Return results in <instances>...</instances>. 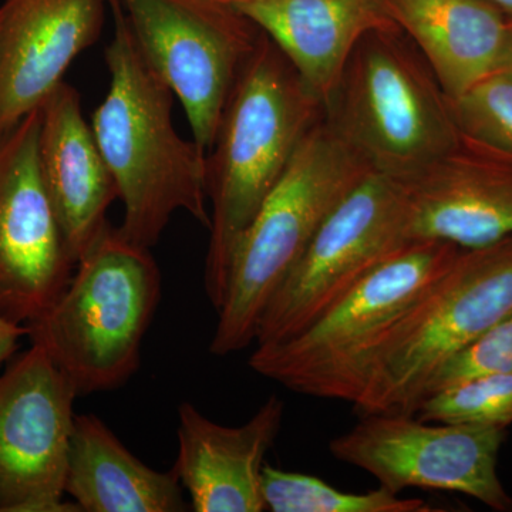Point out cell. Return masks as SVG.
<instances>
[{
  "instance_id": "cell-1",
  "label": "cell",
  "mask_w": 512,
  "mask_h": 512,
  "mask_svg": "<svg viewBox=\"0 0 512 512\" xmlns=\"http://www.w3.org/2000/svg\"><path fill=\"white\" fill-rule=\"evenodd\" d=\"M114 32L104 59L109 90L92 128L124 207L120 229L141 247H156L175 212L211 227L207 151L178 134L173 90L138 45L120 0H109Z\"/></svg>"
},
{
  "instance_id": "cell-2",
  "label": "cell",
  "mask_w": 512,
  "mask_h": 512,
  "mask_svg": "<svg viewBox=\"0 0 512 512\" xmlns=\"http://www.w3.org/2000/svg\"><path fill=\"white\" fill-rule=\"evenodd\" d=\"M322 117V100L278 46L262 36L239 74L207 154L211 227L204 285L215 311L224 302L239 239Z\"/></svg>"
},
{
  "instance_id": "cell-3",
  "label": "cell",
  "mask_w": 512,
  "mask_h": 512,
  "mask_svg": "<svg viewBox=\"0 0 512 512\" xmlns=\"http://www.w3.org/2000/svg\"><path fill=\"white\" fill-rule=\"evenodd\" d=\"M160 296V268L150 248L109 222L59 298L26 325L30 342L46 350L77 396L119 389L140 367Z\"/></svg>"
},
{
  "instance_id": "cell-4",
  "label": "cell",
  "mask_w": 512,
  "mask_h": 512,
  "mask_svg": "<svg viewBox=\"0 0 512 512\" xmlns=\"http://www.w3.org/2000/svg\"><path fill=\"white\" fill-rule=\"evenodd\" d=\"M370 173L325 117L311 128L235 248L212 355H232L255 343L269 299L330 212Z\"/></svg>"
},
{
  "instance_id": "cell-5",
  "label": "cell",
  "mask_w": 512,
  "mask_h": 512,
  "mask_svg": "<svg viewBox=\"0 0 512 512\" xmlns=\"http://www.w3.org/2000/svg\"><path fill=\"white\" fill-rule=\"evenodd\" d=\"M511 312L512 237L461 248L367 353L350 404L360 416H414L448 357Z\"/></svg>"
},
{
  "instance_id": "cell-6",
  "label": "cell",
  "mask_w": 512,
  "mask_h": 512,
  "mask_svg": "<svg viewBox=\"0 0 512 512\" xmlns=\"http://www.w3.org/2000/svg\"><path fill=\"white\" fill-rule=\"evenodd\" d=\"M323 117L375 173L404 180L461 138L450 97L402 30L357 43L323 103Z\"/></svg>"
},
{
  "instance_id": "cell-7",
  "label": "cell",
  "mask_w": 512,
  "mask_h": 512,
  "mask_svg": "<svg viewBox=\"0 0 512 512\" xmlns=\"http://www.w3.org/2000/svg\"><path fill=\"white\" fill-rule=\"evenodd\" d=\"M460 249L441 241L409 242L295 338L255 345L249 367L292 392L352 403L367 353Z\"/></svg>"
},
{
  "instance_id": "cell-8",
  "label": "cell",
  "mask_w": 512,
  "mask_h": 512,
  "mask_svg": "<svg viewBox=\"0 0 512 512\" xmlns=\"http://www.w3.org/2000/svg\"><path fill=\"white\" fill-rule=\"evenodd\" d=\"M409 242L399 185L373 171L330 212L269 299L255 345L295 338Z\"/></svg>"
},
{
  "instance_id": "cell-9",
  "label": "cell",
  "mask_w": 512,
  "mask_h": 512,
  "mask_svg": "<svg viewBox=\"0 0 512 512\" xmlns=\"http://www.w3.org/2000/svg\"><path fill=\"white\" fill-rule=\"evenodd\" d=\"M148 62L178 97L192 140L214 146L222 114L264 33L224 0H120Z\"/></svg>"
},
{
  "instance_id": "cell-10",
  "label": "cell",
  "mask_w": 512,
  "mask_h": 512,
  "mask_svg": "<svg viewBox=\"0 0 512 512\" xmlns=\"http://www.w3.org/2000/svg\"><path fill=\"white\" fill-rule=\"evenodd\" d=\"M504 427L423 421L410 414L360 416L329 443L340 463L360 468L384 490L407 488L467 495L497 512H511L512 498L498 476Z\"/></svg>"
},
{
  "instance_id": "cell-11",
  "label": "cell",
  "mask_w": 512,
  "mask_h": 512,
  "mask_svg": "<svg viewBox=\"0 0 512 512\" xmlns=\"http://www.w3.org/2000/svg\"><path fill=\"white\" fill-rule=\"evenodd\" d=\"M76 397L36 343L0 375V512L80 511L63 500Z\"/></svg>"
},
{
  "instance_id": "cell-12",
  "label": "cell",
  "mask_w": 512,
  "mask_h": 512,
  "mask_svg": "<svg viewBox=\"0 0 512 512\" xmlns=\"http://www.w3.org/2000/svg\"><path fill=\"white\" fill-rule=\"evenodd\" d=\"M40 107L0 137V316L29 325L59 298L74 262L39 160Z\"/></svg>"
},
{
  "instance_id": "cell-13",
  "label": "cell",
  "mask_w": 512,
  "mask_h": 512,
  "mask_svg": "<svg viewBox=\"0 0 512 512\" xmlns=\"http://www.w3.org/2000/svg\"><path fill=\"white\" fill-rule=\"evenodd\" d=\"M410 241L470 249L512 237V153L461 134L456 146L404 180Z\"/></svg>"
},
{
  "instance_id": "cell-14",
  "label": "cell",
  "mask_w": 512,
  "mask_h": 512,
  "mask_svg": "<svg viewBox=\"0 0 512 512\" xmlns=\"http://www.w3.org/2000/svg\"><path fill=\"white\" fill-rule=\"evenodd\" d=\"M109 0H5L0 6V137L39 109L99 40Z\"/></svg>"
},
{
  "instance_id": "cell-15",
  "label": "cell",
  "mask_w": 512,
  "mask_h": 512,
  "mask_svg": "<svg viewBox=\"0 0 512 512\" xmlns=\"http://www.w3.org/2000/svg\"><path fill=\"white\" fill-rule=\"evenodd\" d=\"M285 403L271 396L245 424L222 426L191 403L178 406L173 467L195 512L266 511L265 458L284 421Z\"/></svg>"
},
{
  "instance_id": "cell-16",
  "label": "cell",
  "mask_w": 512,
  "mask_h": 512,
  "mask_svg": "<svg viewBox=\"0 0 512 512\" xmlns=\"http://www.w3.org/2000/svg\"><path fill=\"white\" fill-rule=\"evenodd\" d=\"M43 181L74 262L109 224L119 190L83 113L82 96L62 82L40 106Z\"/></svg>"
},
{
  "instance_id": "cell-17",
  "label": "cell",
  "mask_w": 512,
  "mask_h": 512,
  "mask_svg": "<svg viewBox=\"0 0 512 512\" xmlns=\"http://www.w3.org/2000/svg\"><path fill=\"white\" fill-rule=\"evenodd\" d=\"M325 103L357 43L399 29L384 0H234Z\"/></svg>"
},
{
  "instance_id": "cell-18",
  "label": "cell",
  "mask_w": 512,
  "mask_h": 512,
  "mask_svg": "<svg viewBox=\"0 0 512 512\" xmlns=\"http://www.w3.org/2000/svg\"><path fill=\"white\" fill-rule=\"evenodd\" d=\"M450 99L500 69L510 18L488 0H384Z\"/></svg>"
},
{
  "instance_id": "cell-19",
  "label": "cell",
  "mask_w": 512,
  "mask_h": 512,
  "mask_svg": "<svg viewBox=\"0 0 512 512\" xmlns=\"http://www.w3.org/2000/svg\"><path fill=\"white\" fill-rule=\"evenodd\" d=\"M175 470L134 456L94 414L74 419L64 494L84 512H185L191 504Z\"/></svg>"
},
{
  "instance_id": "cell-20",
  "label": "cell",
  "mask_w": 512,
  "mask_h": 512,
  "mask_svg": "<svg viewBox=\"0 0 512 512\" xmlns=\"http://www.w3.org/2000/svg\"><path fill=\"white\" fill-rule=\"evenodd\" d=\"M262 494L272 512H436L420 498H402L384 488L343 493L318 477L279 470L265 464Z\"/></svg>"
},
{
  "instance_id": "cell-21",
  "label": "cell",
  "mask_w": 512,
  "mask_h": 512,
  "mask_svg": "<svg viewBox=\"0 0 512 512\" xmlns=\"http://www.w3.org/2000/svg\"><path fill=\"white\" fill-rule=\"evenodd\" d=\"M414 416L433 423L507 429L512 424V372L476 377L430 394Z\"/></svg>"
},
{
  "instance_id": "cell-22",
  "label": "cell",
  "mask_w": 512,
  "mask_h": 512,
  "mask_svg": "<svg viewBox=\"0 0 512 512\" xmlns=\"http://www.w3.org/2000/svg\"><path fill=\"white\" fill-rule=\"evenodd\" d=\"M451 110L463 136L512 153V79L495 72L456 99Z\"/></svg>"
},
{
  "instance_id": "cell-23",
  "label": "cell",
  "mask_w": 512,
  "mask_h": 512,
  "mask_svg": "<svg viewBox=\"0 0 512 512\" xmlns=\"http://www.w3.org/2000/svg\"><path fill=\"white\" fill-rule=\"evenodd\" d=\"M510 372H512V312L498 320L478 338L471 340L463 349L448 357L431 377L426 397L476 377Z\"/></svg>"
},
{
  "instance_id": "cell-24",
  "label": "cell",
  "mask_w": 512,
  "mask_h": 512,
  "mask_svg": "<svg viewBox=\"0 0 512 512\" xmlns=\"http://www.w3.org/2000/svg\"><path fill=\"white\" fill-rule=\"evenodd\" d=\"M23 336H29L28 326L18 325L0 316V366L13 356Z\"/></svg>"
},
{
  "instance_id": "cell-25",
  "label": "cell",
  "mask_w": 512,
  "mask_h": 512,
  "mask_svg": "<svg viewBox=\"0 0 512 512\" xmlns=\"http://www.w3.org/2000/svg\"><path fill=\"white\" fill-rule=\"evenodd\" d=\"M498 72L507 74V76L512 79V19H510L507 43H505L503 59H501L500 69H498Z\"/></svg>"
},
{
  "instance_id": "cell-26",
  "label": "cell",
  "mask_w": 512,
  "mask_h": 512,
  "mask_svg": "<svg viewBox=\"0 0 512 512\" xmlns=\"http://www.w3.org/2000/svg\"><path fill=\"white\" fill-rule=\"evenodd\" d=\"M488 2L493 3L505 16L512 19V0H488Z\"/></svg>"
},
{
  "instance_id": "cell-27",
  "label": "cell",
  "mask_w": 512,
  "mask_h": 512,
  "mask_svg": "<svg viewBox=\"0 0 512 512\" xmlns=\"http://www.w3.org/2000/svg\"><path fill=\"white\" fill-rule=\"evenodd\" d=\"M224 2H234V0H224Z\"/></svg>"
}]
</instances>
